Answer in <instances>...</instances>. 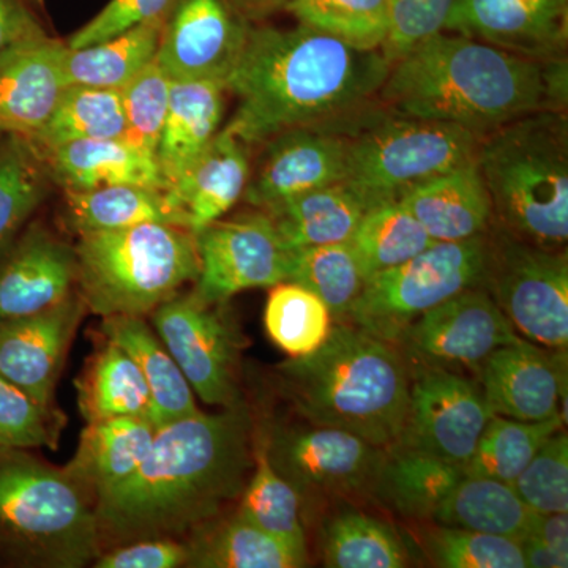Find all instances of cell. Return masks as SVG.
I'll return each instance as SVG.
<instances>
[{"mask_svg":"<svg viewBox=\"0 0 568 568\" xmlns=\"http://www.w3.org/2000/svg\"><path fill=\"white\" fill-rule=\"evenodd\" d=\"M244 403L156 429L141 466L95 503L103 549L145 538L183 540L241 499L254 465Z\"/></svg>","mask_w":568,"mask_h":568,"instance_id":"1","label":"cell"},{"mask_svg":"<svg viewBox=\"0 0 568 568\" xmlns=\"http://www.w3.org/2000/svg\"><path fill=\"white\" fill-rule=\"evenodd\" d=\"M388 69L381 50L298 22L291 29L252 24L226 81L237 110L224 129L252 148L290 130L343 125L381 103Z\"/></svg>","mask_w":568,"mask_h":568,"instance_id":"2","label":"cell"},{"mask_svg":"<svg viewBox=\"0 0 568 568\" xmlns=\"http://www.w3.org/2000/svg\"><path fill=\"white\" fill-rule=\"evenodd\" d=\"M379 102L484 140L528 115L567 112L568 58L540 61L444 31L390 63Z\"/></svg>","mask_w":568,"mask_h":568,"instance_id":"3","label":"cell"},{"mask_svg":"<svg viewBox=\"0 0 568 568\" xmlns=\"http://www.w3.org/2000/svg\"><path fill=\"white\" fill-rule=\"evenodd\" d=\"M280 390L308 424L395 447L405 428L410 373L398 347L336 321L324 345L276 368Z\"/></svg>","mask_w":568,"mask_h":568,"instance_id":"4","label":"cell"},{"mask_svg":"<svg viewBox=\"0 0 568 568\" xmlns=\"http://www.w3.org/2000/svg\"><path fill=\"white\" fill-rule=\"evenodd\" d=\"M476 160L493 223L540 248H567V112H538L508 123L481 140Z\"/></svg>","mask_w":568,"mask_h":568,"instance_id":"5","label":"cell"},{"mask_svg":"<svg viewBox=\"0 0 568 568\" xmlns=\"http://www.w3.org/2000/svg\"><path fill=\"white\" fill-rule=\"evenodd\" d=\"M100 552L88 488L31 450L0 447V566L82 568Z\"/></svg>","mask_w":568,"mask_h":568,"instance_id":"6","label":"cell"},{"mask_svg":"<svg viewBox=\"0 0 568 568\" xmlns=\"http://www.w3.org/2000/svg\"><path fill=\"white\" fill-rule=\"evenodd\" d=\"M74 254L78 293L102 317L151 315L200 274L196 239L173 224L80 234Z\"/></svg>","mask_w":568,"mask_h":568,"instance_id":"7","label":"cell"},{"mask_svg":"<svg viewBox=\"0 0 568 568\" xmlns=\"http://www.w3.org/2000/svg\"><path fill=\"white\" fill-rule=\"evenodd\" d=\"M339 130L346 136L345 182L373 203L473 162L481 142L454 123L398 114L381 103Z\"/></svg>","mask_w":568,"mask_h":568,"instance_id":"8","label":"cell"},{"mask_svg":"<svg viewBox=\"0 0 568 568\" xmlns=\"http://www.w3.org/2000/svg\"><path fill=\"white\" fill-rule=\"evenodd\" d=\"M485 234L462 242H435L406 263L369 276L347 323L395 345L403 332L429 310L480 286Z\"/></svg>","mask_w":568,"mask_h":568,"instance_id":"9","label":"cell"},{"mask_svg":"<svg viewBox=\"0 0 568 568\" xmlns=\"http://www.w3.org/2000/svg\"><path fill=\"white\" fill-rule=\"evenodd\" d=\"M484 287L515 332L534 345H568V256L566 250L528 244L491 223L487 234Z\"/></svg>","mask_w":568,"mask_h":568,"instance_id":"10","label":"cell"},{"mask_svg":"<svg viewBox=\"0 0 568 568\" xmlns=\"http://www.w3.org/2000/svg\"><path fill=\"white\" fill-rule=\"evenodd\" d=\"M226 304H207L193 293L174 295L152 312L156 335L205 405H242L237 384L242 336Z\"/></svg>","mask_w":568,"mask_h":568,"instance_id":"11","label":"cell"},{"mask_svg":"<svg viewBox=\"0 0 568 568\" xmlns=\"http://www.w3.org/2000/svg\"><path fill=\"white\" fill-rule=\"evenodd\" d=\"M267 457L302 500L306 496H375L386 450L331 426H291L264 436Z\"/></svg>","mask_w":568,"mask_h":568,"instance_id":"12","label":"cell"},{"mask_svg":"<svg viewBox=\"0 0 568 568\" xmlns=\"http://www.w3.org/2000/svg\"><path fill=\"white\" fill-rule=\"evenodd\" d=\"M519 335L484 287H470L429 310L403 332L395 346L407 368L477 373L500 346Z\"/></svg>","mask_w":568,"mask_h":568,"instance_id":"13","label":"cell"},{"mask_svg":"<svg viewBox=\"0 0 568 568\" xmlns=\"http://www.w3.org/2000/svg\"><path fill=\"white\" fill-rule=\"evenodd\" d=\"M200 274L192 293L207 304L286 282L290 250L263 211L216 220L194 234Z\"/></svg>","mask_w":568,"mask_h":568,"instance_id":"14","label":"cell"},{"mask_svg":"<svg viewBox=\"0 0 568 568\" xmlns=\"http://www.w3.org/2000/svg\"><path fill=\"white\" fill-rule=\"evenodd\" d=\"M409 373V405L396 446L465 469L493 416L480 384L440 368H413Z\"/></svg>","mask_w":568,"mask_h":568,"instance_id":"15","label":"cell"},{"mask_svg":"<svg viewBox=\"0 0 568 568\" xmlns=\"http://www.w3.org/2000/svg\"><path fill=\"white\" fill-rule=\"evenodd\" d=\"M252 24L226 0H175L164 18L155 62L171 81L226 85Z\"/></svg>","mask_w":568,"mask_h":568,"instance_id":"16","label":"cell"},{"mask_svg":"<svg viewBox=\"0 0 568 568\" xmlns=\"http://www.w3.org/2000/svg\"><path fill=\"white\" fill-rule=\"evenodd\" d=\"M476 375L493 414L567 422V349H547L519 336L489 355Z\"/></svg>","mask_w":568,"mask_h":568,"instance_id":"17","label":"cell"},{"mask_svg":"<svg viewBox=\"0 0 568 568\" xmlns=\"http://www.w3.org/2000/svg\"><path fill=\"white\" fill-rule=\"evenodd\" d=\"M244 193L246 203L268 212L276 205L346 179V136L336 126H308L264 142Z\"/></svg>","mask_w":568,"mask_h":568,"instance_id":"18","label":"cell"},{"mask_svg":"<svg viewBox=\"0 0 568 568\" xmlns=\"http://www.w3.org/2000/svg\"><path fill=\"white\" fill-rule=\"evenodd\" d=\"M444 31L555 61L567 58L568 0H455Z\"/></svg>","mask_w":568,"mask_h":568,"instance_id":"19","label":"cell"},{"mask_svg":"<svg viewBox=\"0 0 568 568\" xmlns=\"http://www.w3.org/2000/svg\"><path fill=\"white\" fill-rule=\"evenodd\" d=\"M85 312L77 291L47 312L0 324V375L54 407L55 384Z\"/></svg>","mask_w":568,"mask_h":568,"instance_id":"20","label":"cell"},{"mask_svg":"<svg viewBox=\"0 0 568 568\" xmlns=\"http://www.w3.org/2000/svg\"><path fill=\"white\" fill-rule=\"evenodd\" d=\"M74 246L29 227L0 253V324L47 312L78 291Z\"/></svg>","mask_w":568,"mask_h":568,"instance_id":"21","label":"cell"},{"mask_svg":"<svg viewBox=\"0 0 568 568\" xmlns=\"http://www.w3.org/2000/svg\"><path fill=\"white\" fill-rule=\"evenodd\" d=\"M65 43L43 37L0 55V136L31 138L58 106Z\"/></svg>","mask_w":568,"mask_h":568,"instance_id":"22","label":"cell"},{"mask_svg":"<svg viewBox=\"0 0 568 568\" xmlns=\"http://www.w3.org/2000/svg\"><path fill=\"white\" fill-rule=\"evenodd\" d=\"M252 170L250 145L223 126L168 189L185 213L190 233L223 219L244 197Z\"/></svg>","mask_w":568,"mask_h":568,"instance_id":"23","label":"cell"},{"mask_svg":"<svg viewBox=\"0 0 568 568\" xmlns=\"http://www.w3.org/2000/svg\"><path fill=\"white\" fill-rule=\"evenodd\" d=\"M398 200L435 242L467 241L487 233L493 223L491 200L477 160L418 183Z\"/></svg>","mask_w":568,"mask_h":568,"instance_id":"24","label":"cell"},{"mask_svg":"<svg viewBox=\"0 0 568 568\" xmlns=\"http://www.w3.org/2000/svg\"><path fill=\"white\" fill-rule=\"evenodd\" d=\"M39 152L51 181L58 182L65 192L111 185L170 189L155 155L125 138L67 142Z\"/></svg>","mask_w":568,"mask_h":568,"instance_id":"25","label":"cell"},{"mask_svg":"<svg viewBox=\"0 0 568 568\" xmlns=\"http://www.w3.org/2000/svg\"><path fill=\"white\" fill-rule=\"evenodd\" d=\"M156 426L149 417H112L91 422L81 433L67 469L93 499L132 476L151 452Z\"/></svg>","mask_w":568,"mask_h":568,"instance_id":"26","label":"cell"},{"mask_svg":"<svg viewBox=\"0 0 568 568\" xmlns=\"http://www.w3.org/2000/svg\"><path fill=\"white\" fill-rule=\"evenodd\" d=\"M226 92L223 82L173 81L170 108L155 151L168 185L189 170L222 130Z\"/></svg>","mask_w":568,"mask_h":568,"instance_id":"27","label":"cell"},{"mask_svg":"<svg viewBox=\"0 0 568 568\" xmlns=\"http://www.w3.org/2000/svg\"><path fill=\"white\" fill-rule=\"evenodd\" d=\"M102 332L140 366L151 394V420L156 428L200 413L196 395L182 369L141 316L103 317Z\"/></svg>","mask_w":568,"mask_h":568,"instance_id":"28","label":"cell"},{"mask_svg":"<svg viewBox=\"0 0 568 568\" xmlns=\"http://www.w3.org/2000/svg\"><path fill=\"white\" fill-rule=\"evenodd\" d=\"M373 203L343 181L313 190L265 212L287 250L347 244Z\"/></svg>","mask_w":568,"mask_h":568,"instance_id":"29","label":"cell"},{"mask_svg":"<svg viewBox=\"0 0 568 568\" xmlns=\"http://www.w3.org/2000/svg\"><path fill=\"white\" fill-rule=\"evenodd\" d=\"M67 222L78 234L123 230L142 223L186 227L185 213L170 190L111 185L65 192Z\"/></svg>","mask_w":568,"mask_h":568,"instance_id":"30","label":"cell"},{"mask_svg":"<svg viewBox=\"0 0 568 568\" xmlns=\"http://www.w3.org/2000/svg\"><path fill=\"white\" fill-rule=\"evenodd\" d=\"M189 547L186 567L194 568H298L308 559L254 526L235 511L213 518L183 538Z\"/></svg>","mask_w":568,"mask_h":568,"instance_id":"31","label":"cell"},{"mask_svg":"<svg viewBox=\"0 0 568 568\" xmlns=\"http://www.w3.org/2000/svg\"><path fill=\"white\" fill-rule=\"evenodd\" d=\"M463 477L462 466L414 448L395 446L386 450L375 497L403 517L433 519Z\"/></svg>","mask_w":568,"mask_h":568,"instance_id":"32","label":"cell"},{"mask_svg":"<svg viewBox=\"0 0 568 568\" xmlns=\"http://www.w3.org/2000/svg\"><path fill=\"white\" fill-rule=\"evenodd\" d=\"M537 515L511 485L465 474L432 521L523 541L529 536Z\"/></svg>","mask_w":568,"mask_h":568,"instance_id":"33","label":"cell"},{"mask_svg":"<svg viewBox=\"0 0 568 568\" xmlns=\"http://www.w3.org/2000/svg\"><path fill=\"white\" fill-rule=\"evenodd\" d=\"M164 18L134 26L119 36L78 50H71L65 44L62 69L67 84L123 88L145 67L155 62Z\"/></svg>","mask_w":568,"mask_h":568,"instance_id":"34","label":"cell"},{"mask_svg":"<svg viewBox=\"0 0 568 568\" xmlns=\"http://www.w3.org/2000/svg\"><path fill=\"white\" fill-rule=\"evenodd\" d=\"M78 405L88 424L112 417L151 418V394L140 366L110 339L78 383Z\"/></svg>","mask_w":568,"mask_h":568,"instance_id":"35","label":"cell"},{"mask_svg":"<svg viewBox=\"0 0 568 568\" xmlns=\"http://www.w3.org/2000/svg\"><path fill=\"white\" fill-rule=\"evenodd\" d=\"M125 129L119 89L70 84L47 123L26 140L47 151L67 142L123 138Z\"/></svg>","mask_w":568,"mask_h":568,"instance_id":"36","label":"cell"},{"mask_svg":"<svg viewBox=\"0 0 568 568\" xmlns=\"http://www.w3.org/2000/svg\"><path fill=\"white\" fill-rule=\"evenodd\" d=\"M237 511L254 526L308 559L302 523V497L272 466L264 437L257 443L254 440L253 473L246 481Z\"/></svg>","mask_w":568,"mask_h":568,"instance_id":"37","label":"cell"},{"mask_svg":"<svg viewBox=\"0 0 568 568\" xmlns=\"http://www.w3.org/2000/svg\"><path fill=\"white\" fill-rule=\"evenodd\" d=\"M355 256L372 276L406 263L435 244L416 216L395 200L373 204L351 239Z\"/></svg>","mask_w":568,"mask_h":568,"instance_id":"38","label":"cell"},{"mask_svg":"<svg viewBox=\"0 0 568 568\" xmlns=\"http://www.w3.org/2000/svg\"><path fill=\"white\" fill-rule=\"evenodd\" d=\"M323 560L331 568H403L410 564L403 538L387 523L346 510L325 525Z\"/></svg>","mask_w":568,"mask_h":568,"instance_id":"39","label":"cell"},{"mask_svg":"<svg viewBox=\"0 0 568 568\" xmlns=\"http://www.w3.org/2000/svg\"><path fill=\"white\" fill-rule=\"evenodd\" d=\"M366 280L368 276L349 242L290 250L286 282L301 284L316 294L334 321H346Z\"/></svg>","mask_w":568,"mask_h":568,"instance_id":"40","label":"cell"},{"mask_svg":"<svg viewBox=\"0 0 568 568\" xmlns=\"http://www.w3.org/2000/svg\"><path fill=\"white\" fill-rule=\"evenodd\" d=\"M564 425L566 422L560 417L523 422L493 414L465 466L466 476L514 484L541 446Z\"/></svg>","mask_w":568,"mask_h":568,"instance_id":"41","label":"cell"},{"mask_svg":"<svg viewBox=\"0 0 568 568\" xmlns=\"http://www.w3.org/2000/svg\"><path fill=\"white\" fill-rule=\"evenodd\" d=\"M50 181L36 145L22 136H6L0 145V253L43 203Z\"/></svg>","mask_w":568,"mask_h":568,"instance_id":"42","label":"cell"},{"mask_svg":"<svg viewBox=\"0 0 568 568\" xmlns=\"http://www.w3.org/2000/svg\"><path fill=\"white\" fill-rule=\"evenodd\" d=\"M265 331L291 358L315 353L331 334L334 317L312 291L293 282L271 287L264 312Z\"/></svg>","mask_w":568,"mask_h":568,"instance_id":"43","label":"cell"},{"mask_svg":"<svg viewBox=\"0 0 568 568\" xmlns=\"http://www.w3.org/2000/svg\"><path fill=\"white\" fill-rule=\"evenodd\" d=\"M284 11L364 50H381L387 37L388 0H293Z\"/></svg>","mask_w":568,"mask_h":568,"instance_id":"44","label":"cell"},{"mask_svg":"<svg viewBox=\"0 0 568 568\" xmlns=\"http://www.w3.org/2000/svg\"><path fill=\"white\" fill-rule=\"evenodd\" d=\"M424 551L443 568H528L521 541L450 526L426 530Z\"/></svg>","mask_w":568,"mask_h":568,"instance_id":"45","label":"cell"},{"mask_svg":"<svg viewBox=\"0 0 568 568\" xmlns=\"http://www.w3.org/2000/svg\"><path fill=\"white\" fill-rule=\"evenodd\" d=\"M171 85L173 81L152 62L119 89L126 123L123 138L153 155L170 108Z\"/></svg>","mask_w":568,"mask_h":568,"instance_id":"46","label":"cell"},{"mask_svg":"<svg viewBox=\"0 0 568 568\" xmlns=\"http://www.w3.org/2000/svg\"><path fill=\"white\" fill-rule=\"evenodd\" d=\"M63 417L0 375V447H58Z\"/></svg>","mask_w":568,"mask_h":568,"instance_id":"47","label":"cell"},{"mask_svg":"<svg viewBox=\"0 0 568 568\" xmlns=\"http://www.w3.org/2000/svg\"><path fill=\"white\" fill-rule=\"evenodd\" d=\"M511 487L536 514H568V437L564 429L549 437Z\"/></svg>","mask_w":568,"mask_h":568,"instance_id":"48","label":"cell"},{"mask_svg":"<svg viewBox=\"0 0 568 568\" xmlns=\"http://www.w3.org/2000/svg\"><path fill=\"white\" fill-rule=\"evenodd\" d=\"M455 0H388V28L381 52L388 63L446 29Z\"/></svg>","mask_w":568,"mask_h":568,"instance_id":"49","label":"cell"},{"mask_svg":"<svg viewBox=\"0 0 568 568\" xmlns=\"http://www.w3.org/2000/svg\"><path fill=\"white\" fill-rule=\"evenodd\" d=\"M174 3L175 0H110L88 24L78 29L65 44L71 50H78L100 43L129 31L134 26L166 17Z\"/></svg>","mask_w":568,"mask_h":568,"instance_id":"50","label":"cell"},{"mask_svg":"<svg viewBox=\"0 0 568 568\" xmlns=\"http://www.w3.org/2000/svg\"><path fill=\"white\" fill-rule=\"evenodd\" d=\"M189 547L179 538H145L103 549L95 568H178L186 567Z\"/></svg>","mask_w":568,"mask_h":568,"instance_id":"51","label":"cell"},{"mask_svg":"<svg viewBox=\"0 0 568 568\" xmlns=\"http://www.w3.org/2000/svg\"><path fill=\"white\" fill-rule=\"evenodd\" d=\"M48 36L41 0H0V55Z\"/></svg>","mask_w":568,"mask_h":568,"instance_id":"52","label":"cell"},{"mask_svg":"<svg viewBox=\"0 0 568 568\" xmlns=\"http://www.w3.org/2000/svg\"><path fill=\"white\" fill-rule=\"evenodd\" d=\"M568 521L567 514L537 515L529 536L523 541H530L547 549L556 559L568 566Z\"/></svg>","mask_w":568,"mask_h":568,"instance_id":"53","label":"cell"},{"mask_svg":"<svg viewBox=\"0 0 568 568\" xmlns=\"http://www.w3.org/2000/svg\"><path fill=\"white\" fill-rule=\"evenodd\" d=\"M226 2L246 22L260 24V22L274 17L278 11L286 10L293 0H226Z\"/></svg>","mask_w":568,"mask_h":568,"instance_id":"54","label":"cell"}]
</instances>
